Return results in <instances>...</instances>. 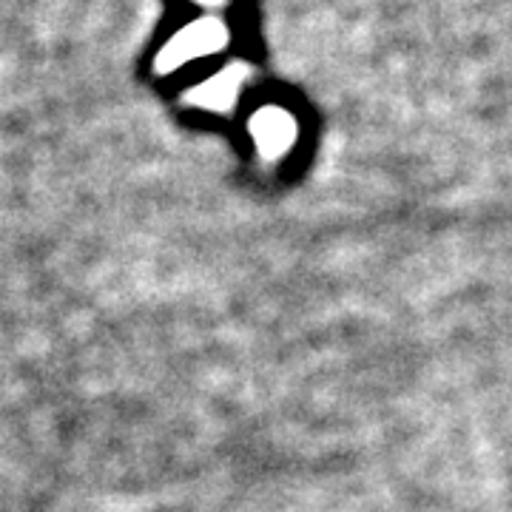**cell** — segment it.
<instances>
[{"mask_svg": "<svg viewBox=\"0 0 512 512\" xmlns=\"http://www.w3.org/2000/svg\"><path fill=\"white\" fill-rule=\"evenodd\" d=\"M225 40H228L225 26H220L217 20H200V23L183 29L180 35L165 46L163 55L157 57V66H160L163 72H171V69H177L180 63H188V60H194V57L217 52Z\"/></svg>", "mask_w": 512, "mask_h": 512, "instance_id": "1", "label": "cell"}, {"mask_svg": "<svg viewBox=\"0 0 512 512\" xmlns=\"http://www.w3.org/2000/svg\"><path fill=\"white\" fill-rule=\"evenodd\" d=\"M251 131H254L259 154L265 160H276L291 148L293 137H296V123L288 111L282 109H262L251 120Z\"/></svg>", "mask_w": 512, "mask_h": 512, "instance_id": "2", "label": "cell"}, {"mask_svg": "<svg viewBox=\"0 0 512 512\" xmlns=\"http://www.w3.org/2000/svg\"><path fill=\"white\" fill-rule=\"evenodd\" d=\"M239 80H242V72H239V66H237V69L217 74V77H211L208 83L197 86V89L191 92V100H194L197 106H202V109H211V111L231 109V106H234V100H237Z\"/></svg>", "mask_w": 512, "mask_h": 512, "instance_id": "3", "label": "cell"}, {"mask_svg": "<svg viewBox=\"0 0 512 512\" xmlns=\"http://www.w3.org/2000/svg\"><path fill=\"white\" fill-rule=\"evenodd\" d=\"M200 3H225V0H200Z\"/></svg>", "mask_w": 512, "mask_h": 512, "instance_id": "4", "label": "cell"}]
</instances>
